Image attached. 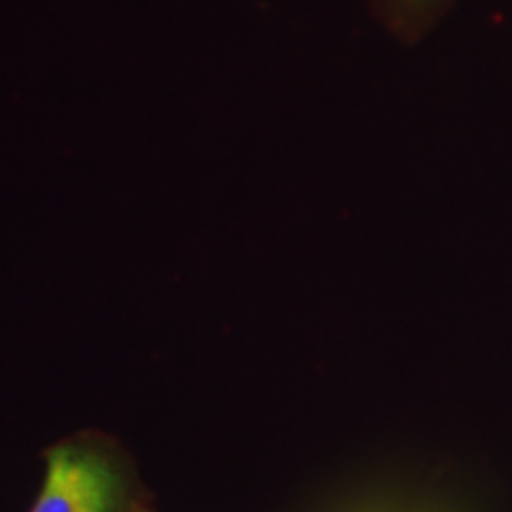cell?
I'll use <instances>...</instances> for the list:
<instances>
[{"mask_svg": "<svg viewBox=\"0 0 512 512\" xmlns=\"http://www.w3.org/2000/svg\"><path fill=\"white\" fill-rule=\"evenodd\" d=\"M117 475L100 453L64 444L48 453L46 482L31 512H110Z\"/></svg>", "mask_w": 512, "mask_h": 512, "instance_id": "cell-1", "label": "cell"}, {"mask_svg": "<svg viewBox=\"0 0 512 512\" xmlns=\"http://www.w3.org/2000/svg\"><path fill=\"white\" fill-rule=\"evenodd\" d=\"M392 3L401 5V8H422V5H427L430 0H392Z\"/></svg>", "mask_w": 512, "mask_h": 512, "instance_id": "cell-2", "label": "cell"}]
</instances>
